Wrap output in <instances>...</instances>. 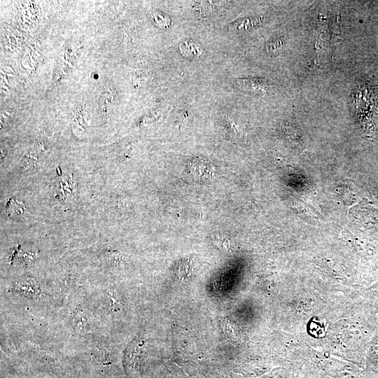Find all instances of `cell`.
<instances>
[{"label": "cell", "mask_w": 378, "mask_h": 378, "mask_svg": "<svg viewBox=\"0 0 378 378\" xmlns=\"http://www.w3.org/2000/svg\"><path fill=\"white\" fill-rule=\"evenodd\" d=\"M217 245L222 249H228L229 248V242L228 241H225V239H220L217 242Z\"/></svg>", "instance_id": "3957f363"}, {"label": "cell", "mask_w": 378, "mask_h": 378, "mask_svg": "<svg viewBox=\"0 0 378 378\" xmlns=\"http://www.w3.org/2000/svg\"><path fill=\"white\" fill-rule=\"evenodd\" d=\"M15 287L26 294L36 295L38 294L36 283L32 279L22 280L15 283Z\"/></svg>", "instance_id": "6da1fadb"}, {"label": "cell", "mask_w": 378, "mask_h": 378, "mask_svg": "<svg viewBox=\"0 0 378 378\" xmlns=\"http://www.w3.org/2000/svg\"><path fill=\"white\" fill-rule=\"evenodd\" d=\"M110 298H111V308L113 311H118L120 309V304L119 302L116 300V299L113 296V295H111L110 296Z\"/></svg>", "instance_id": "7a4b0ae2"}]
</instances>
